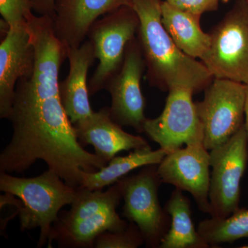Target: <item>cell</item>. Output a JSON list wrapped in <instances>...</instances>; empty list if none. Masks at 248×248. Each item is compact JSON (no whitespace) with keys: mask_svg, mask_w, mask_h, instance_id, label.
<instances>
[{"mask_svg":"<svg viewBox=\"0 0 248 248\" xmlns=\"http://www.w3.org/2000/svg\"><path fill=\"white\" fill-rule=\"evenodd\" d=\"M189 90H170L161 115L147 119L144 133L167 153L203 142V126Z\"/></svg>","mask_w":248,"mask_h":248,"instance_id":"cell-10","label":"cell"},{"mask_svg":"<svg viewBox=\"0 0 248 248\" xmlns=\"http://www.w3.org/2000/svg\"><path fill=\"white\" fill-rule=\"evenodd\" d=\"M163 0H133L140 19L137 37L146 63L148 83L160 91L184 89L197 93L211 84V73L202 62L182 52L161 21Z\"/></svg>","mask_w":248,"mask_h":248,"instance_id":"cell-2","label":"cell"},{"mask_svg":"<svg viewBox=\"0 0 248 248\" xmlns=\"http://www.w3.org/2000/svg\"><path fill=\"white\" fill-rule=\"evenodd\" d=\"M210 152L200 142L168 153L157 170L163 184L189 192L201 211L210 215Z\"/></svg>","mask_w":248,"mask_h":248,"instance_id":"cell-11","label":"cell"},{"mask_svg":"<svg viewBox=\"0 0 248 248\" xmlns=\"http://www.w3.org/2000/svg\"><path fill=\"white\" fill-rule=\"evenodd\" d=\"M168 153L162 148L153 151L151 147L135 150L126 156H115L107 166L95 172H83L81 187L91 190H102L113 185L132 172L148 165L159 164Z\"/></svg>","mask_w":248,"mask_h":248,"instance_id":"cell-19","label":"cell"},{"mask_svg":"<svg viewBox=\"0 0 248 248\" xmlns=\"http://www.w3.org/2000/svg\"><path fill=\"white\" fill-rule=\"evenodd\" d=\"M29 3L32 11L38 16L55 17L56 0H29Z\"/></svg>","mask_w":248,"mask_h":248,"instance_id":"cell-24","label":"cell"},{"mask_svg":"<svg viewBox=\"0 0 248 248\" xmlns=\"http://www.w3.org/2000/svg\"><path fill=\"white\" fill-rule=\"evenodd\" d=\"M27 31L35 48V69L16 85L7 119L12 138L0 154V172H24L42 160L68 185L79 187L84 171L97 172L107 163L83 148L62 104L59 75L68 48L57 37L53 20L34 16Z\"/></svg>","mask_w":248,"mask_h":248,"instance_id":"cell-1","label":"cell"},{"mask_svg":"<svg viewBox=\"0 0 248 248\" xmlns=\"http://www.w3.org/2000/svg\"><path fill=\"white\" fill-rule=\"evenodd\" d=\"M146 69L144 58L135 36L125 49L122 68L107 83L105 89L110 94L111 119L122 126L132 127L138 133H144L147 119L146 101L141 89Z\"/></svg>","mask_w":248,"mask_h":248,"instance_id":"cell-9","label":"cell"},{"mask_svg":"<svg viewBox=\"0 0 248 248\" xmlns=\"http://www.w3.org/2000/svg\"></svg>","mask_w":248,"mask_h":248,"instance_id":"cell-27","label":"cell"},{"mask_svg":"<svg viewBox=\"0 0 248 248\" xmlns=\"http://www.w3.org/2000/svg\"><path fill=\"white\" fill-rule=\"evenodd\" d=\"M211 217L225 218L239 210L241 184L248 161L245 124L226 143L210 151Z\"/></svg>","mask_w":248,"mask_h":248,"instance_id":"cell-8","label":"cell"},{"mask_svg":"<svg viewBox=\"0 0 248 248\" xmlns=\"http://www.w3.org/2000/svg\"><path fill=\"white\" fill-rule=\"evenodd\" d=\"M195 102L203 126V145L209 151L221 146L239 131L245 122L246 86L231 79L214 78Z\"/></svg>","mask_w":248,"mask_h":248,"instance_id":"cell-7","label":"cell"},{"mask_svg":"<svg viewBox=\"0 0 248 248\" xmlns=\"http://www.w3.org/2000/svg\"><path fill=\"white\" fill-rule=\"evenodd\" d=\"M178 9L202 17L205 13L218 9L220 2L228 3L230 0H164Z\"/></svg>","mask_w":248,"mask_h":248,"instance_id":"cell-23","label":"cell"},{"mask_svg":"<svg viewBox=\"0 0 248 248\" xmlns=\"http://www.w3.org/2000/svg\"><path fill=\"white\" fill-rule=\"evenodd\" d=\"M246 86V98H245V126H246V132L248 140V83L245 84Z\"/></svg>","mask_w":248,"mask_h":248,"instance_id":"cell-25","label":"cell"},{"mask_svg":"<svg viewBox=\"0 0 248 248\" xmlns=\"http://www.w3.org/2000/svg\"><path fill=\"white\" fill-rule=\"evenodd\" d=\"M158 164L141 168L137 174L122 178L123 182V216L141 231L148 248H159L169 232L171 217L160 203L161 184Z\"/></svg>","mask_w":248,"mask_h":248,"instance_id":"cell-6","label":"cell"},{"mask_svg":"<svg viewBox=\"0 0 248 248\" xmlns=\"http://www.w3.org/2000/svg\"><path fill=\"white\" fill-rule=\"evenodd\" d=\"M123 6L133 7V0H56L54 31L67 48H78L93 23Z\"/></svg>","mask_w":248,"mask_h":248,"instance_id":"cell-13","label":"cell"},{"mask_svg":"<svg viewBox=\"0 0 248 248\" xmlns=\"http://www.w3.org/2000/svg\"><path fill=\"white\" fill-rule=\"evenodd\" d=\"M35 48L25 25L9 29L0 45V118L8 119L17 81L32 76Z\"/></svg>","mask_w":248,"mask_h":248,"instance_id":"cell-12","label":"cell"},{"mask_svg":"<svg viewBox=\"0 0 248 248\" xmlns=\"http://www.w3.org/2000/svg\"><path fill=\"white\" fill-rule=\"evenodd\" d=\"M116 209L102 210L66 226L53 225L48 247L56 241L62 248H93L95 239L102 233L124 231L128 223L121 218Z\"/></svg>","mask_w":248,"mask_h":248,"instance_id":"cell-16","label":"cell"},{"mask_svg":"<svg viewBox=\"0 0 248 248\" xmlns=\"http://www.w3.org/2000/svg\"><path fill=\"white\" fill-rule=\"evenodd\" d=\"M140 19L133 7L123 6L93 23L87 37L99 64L89 81L90 95L105 89L122 68L125 49L138 33Z\"/></svg>","mask_w":248,"mask_h":248,"instance_id":"cell-5","label":"cell"},{"mask_svg":"<svg viewBox=\"0 0 248 248\" xmlns=\"http://www.w3.org/2000/svg\"><path fill=\"white\" fill-rule=\"evenodd\" d=\"M242 248H248V246H243V247H241Z\"/></svg>","mask_w":248,"mask_h":248,"instance_id":"cell-26","label":"cell"},{"mask_svg":"<svg viewBox=\"0 0 248 248\" xmlns=\"http://www.w3.org/2000/svg\"><path fill=\"white\" fill-rule=\"evenodd\" d=\"M197 229L210 246L232 244L248 238V209L239 208L225 218L211 217L203 220Z\"/></svg>","mask_w":248,"mask_h":248,"instance_id":"cell-20","label":"cell"},{"mask_svg":"<svg viewBox=\"0 0 248 248\" xmlns=\"http://www.w3.org/2000/svg\"><path fill=\"white\" fill-rule=\"evenodd\" d=\"M69 73L60 82V97L68 118L73 124L90 117L94 111L89 101L88 72L96 60L91 41H84L78 48H69Z\"/></svg>","mask_w":248,"mask_h":248,"instance_id":"cell-15","label":"cell"},{"mask_svg":"<svg viewBox=\"0 0 248 248\" xmlns=\"http://www.w3.org/2000/svg\"><path fill=\"white\" fill-rule=\"evenodd\" d=\"M78 187L68 185L53 171L48 170L35 177L23 178L0 172V190L17 197L20 231L39 228L37 246L48 244L54 223L60 210L71 205Z\"/></svg>","mask_w":248,"mask_h":248,"instance_id":"cell-3","label":"cell"},{"mask_svg":"<svg viewBox=\"0 0 248 248\" xmlns=\"http://www.w3.org/2000/svg\"><path fill=\"white\" fill-rule=\"evenodd\" d=\"M31 9L29 0H0V14L9 29L26 24V16Z\"/></svg>","mask_w":248,"mask_h":248,"instance_id":"cell-22","label":"cell"},{"mask_svg":"<svg viewBox=\"0 0 248 248\" xmlns=\"http://www.w3.org/2000/svg\"><path fill=\"white\" fill-rule=\"evenodd\" d=\"M145 243L138 226L130 221L124 231L105 232L98 236L94 241L96 248H137Z\"/></svg>","mask_w":248,"mask_h":248,"instance_id":"cell-21","label":"cell"},{"mask_svg":"<svg viewBox=\"0 0 248 248\" xmlns=\"http://www.w3.org/2000/svg\"><path fill=\"white\" fill-rule=\"evenodd\" d=\"M209 34L211 44L202 62L213 78L248 84V0H236Z\"/></svg>","mask_w":248,"mask_h":248,"instance_id":"cell-4","label":"cell"},{"mask_svg":"<svg viewBox=\"0 0 248 248\" xmlns=\"http://www.w3.org/2000/svg\"><path fill=\"white\" fill-rule=\"evenodd\" d=\"M201 17L163 0L161 21L176 46L190 58L203 61L210 49V34L201 28Z\"/></svg>","mask_w":248,"mask_h":248,"instance_id":"cell-17","label":"cell"},{"mask_svg":"<svg viewBox=\"0 0 248 248\" xmlns=\"http://www.w3.org/2000/svg\"><path fill=\"white\" fill-rule=\"evenodd\" d=\"M183 192L175 188L166 204L165 209L171 217V224L159 248H210L194 226L190 201Z\"/></svg>","mask_w":248,"mask_h":248,"instance_id":"cell-18","label":"cell"},{"mask_svg":"<svg viewBox=\"0 0 248 248\" xmlns=\"http://www.w3.org/2000/svg\"><path fill=\"white\" fill-rule=\"evenodd\" d=\"M73 125L81 146H93L94 153L107 164L120 152L151 147L143 137L127 133L114 122L109 108H103Z\"/></svg>","mask_w":248,"mask_h":248,"instance_id":"cell-14","label":"cell"}]
</instances>
